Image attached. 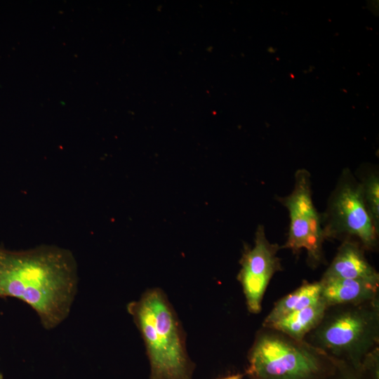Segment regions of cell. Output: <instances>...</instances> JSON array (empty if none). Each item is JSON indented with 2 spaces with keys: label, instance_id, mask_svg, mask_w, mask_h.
<instances>
[{
  "label": "cell",
  "instance_id": "6da1fadb",
  "mask_svg": "<svg viewBox=\"0 0 379 379\" xmlns=\"http://www.w3.org/2000/svg\"><path fill=\"white\" fill-rule=\"evenodd\" d=\"M78 285L72 252L55 246L12 251L0 246V298L29 305L46 330L68 317Z\"/></svg>",
  "mask_w": 379,
  "mask_h": 379
},
{
  "label": "cell",
  "instance_id": "7a4b0ae2",
  "mask_svg": "<svg viewBox=\"0 0 379 379\" xmlns=\"http://www.w3.org/2000/svg\"><path fill=\"white\" fill-rule=\"evenodd\" d=\"M127 311L140 333L150 364L149 379H192L194 365L177 313L159 288L146 290Z\"/></svg>",
  "mask_w": 379,
  "mask_h": 379
},
{
  "label": "cell",
  "instance_id": "3957f363",
  "mask_svg": "<svg viewBox=\"0 0 379 379\" xmlns=\"http://www.w3.org/2000/svg\"><path fill=\"white\" fill-rule=\"evenodd\" d=\"M328 307L319 324L303 342L324 356L360 366L378 347L379 306L378 299L357 305Z\"/></svg>",
  "mask_w": 379,
  "mask_h": 379
},
{
  "label": "cell",
  "instance_id": "277c9868",
  "mask_svg": "<svg viewBox=\"0 0 379 379\" xmlns=\"http://www.w3.org/2000/svg\"><path fill=\"white\" fill-rule=\"evenodd\" d=\"M275 331L256 337L248 352L246 373L253 379H314L324 355L305 342Z\"/></svg>",
  "mask_w": 379,
  "mask_h": 379
},
{
  "label": "cell",
  "instance_id": "5b68a950",
  "mask_svg": "<svg viewBox=\"0 0 379 379\" xmlns=\"http://www.w3.org/2000/svg\"><path fill=\"white\" fill-rule=\"evenodd\" d=\"M321 221L326 239L354 237L368 250L377 245L378 230L366 206L361 182L348 169L342 173Z\"/></svg>",
  "mask_w": 379,
  "mask_h": 379
},
{
  "label": "cell",
  "instance_id": "8992f818",
  "mask_svg": "<svg viewBox=\"0 0 379 379\" xmlns=\"http://www.w3.org/2000/svg\"><path fill=\"white\" fill-rule=\"evenodd\" d=\"M279 201L288 209L290 218L288 237L281 248L291 249L295 253L305 249L309 264L318 266L324 259L323 244L326 237L321 216L312 201L310 173L298 170L293 191Z\"/></svg>",
  "mask_w": 379,
  "mask_h": 379
},
{
  "label": "cell",
  "instance_id": "52a82bcc",
  "mask_svg": "<svg viewBox=\"0 0 379 379\" xmlns=\"http://www.w3.org/2000/svg\"><path fill=\"white\" fill-rule=\"evenodd\" d=\"M280 248L268 241L263 225H258L256 230L253 246H244L237 279L242 286L247 309L252 314L261 311L267 287L273 275L281 270L277 256Z\"/></svg>",
  "mask_w": 379,
  "mask_h": 379
},
{
  "label": "cell",
  "instance_id": "ba28073f",
  "mask_svg": "<svg viewBox=\"0 0 379 379\" xmlns=\"http://www.w3.org/2000/svg\"><path fill=\"white\" fill-rule=\"evenodd\" d=\"M358 279L379 284V274L366 260L359 242L345 239L321 279Z\"/></svg>",
  "mask_w": 379,
  "mask_h": 379
},
{
  "label": "cell",
  "instance_id": "9c48e42d",
  "mask_svg": "<svg viewBox=\"0 0 379 379\" xmlns=\"http://www.w3.org/2000/svg\"><path fill=\"white\" fill-rule=\"evenodd\" d=\"M320 282L321 298L328 307L357 305L378 299V283L347 279H321Z\"/></svg>",
  "mask_w": 379,
  "mask_h": 379
},
{
  "label": "cell",
  "instance_id": "30bf717a",
  "mask_svg": "<svg viewBox=\"0 0 379 379\" xmlns=\"http://www.w3.org/2000/svg\"><path fill=\"white\" fill-rule=\"evenodd\" d=\"M327 309V305L321 298L317 302L264 328L279 332L295 341L303 342L305 338L319 324Z\"/></svg>",
  "mask_w": 379,
  "mask_h": 379
},
{
  "label": "cell",
  "instance_id": "8fae6325",
  "mask_svg": "<svg viewBox=\"0 0 379 379\" xmlns=\"http://www.w3.org/2000/svg\"><path fill=\"white\" fill-rule=\"evenodd\" d=\"M321 284L319 281L304 283L298 288L278 300L263 321L266 327L279 319L321 300Z\"/></svg>",
  "mask_w": 379,
  "mask_h": 379
},
{
  "label": "cell",
  "instance_id": "7c38bea8",
  "mask_svg": "<svg viewBox=\"0 0 379 379\" xmlns=\"http://www.w3.org/2000/svg\"><path fill=\"white\" fill-rule=\"evenodd\" d=\"M364 199L375 227H379V178L368 175L361 182Z\"/></svg>",
  "mask_w": 379,
  "mask_h": 379
},
{
  "label": "cell",
  "instance_id": "4fadbf2b",
  "mask_svg": "<svg viewBox=\"0 0 379 379\" xmlns=\"http://www.w3.org/2000/svg\"><path fill=\"white\" fill-rule=\"evenodd\" d=\"M221 379H242V375L236 374V375H230V376H227Z\"/></svg>",
  "mask_w": 379,
  "mask_h": 379
},
{
  "label": "cell",
  "instance_id": "5bb4252c",
  "mask_svg": "<svg viewBox=\"0 0 379 379\" xmlns=\"http://www.w3.org/2000/svg\"><path fill=\"white\" fill-rule=\"evenodd\" d=\"M0 379H3L1 372H0Z\"/></svg>",
  "mask_w": 379,
  "mask_h": 379
},
{
  "label": "cell",
  "instance_id": "9a60e30c",
  "mask_svg": "<svg viewBox=\"0 0 379 379\" xmlns=\"http://www.w3.org/2000/svg\"></svg>",
  "mask_w": 379,
  "mask_h": 379
}]
</instances>
